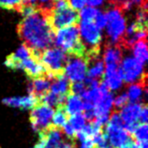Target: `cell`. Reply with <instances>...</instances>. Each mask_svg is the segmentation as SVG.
<instances>
[{
  "mask_svg": "<svg viewBox=\"0 0 148 148\" xmlns=\"http://www.w3.org/2000/svg\"><path fill=\"white\" fill-rule=\"evenodd\" d=\"M17 33L24 45L30 50L32 57L38 61L41 53L53 45L54 31L40 10L25 17L17 26Z\"/></svg>",
  "mask_w": 148,
  "mask_h": 148,
  "instance_id": "1",
  "label": "cell"
},
{
  "mask_svg": "<svg viewBox=\"0 0 148 148\" xmlns=\"http://www.w3.org/2000/svg\"><path fill=\"white\" fill-rule=\"evenodd\" d=\"M53 44L69 56L85 58L84 48L80 40L79 25H71L56 30Z\"/></svg>",
  "mask_w": 148,
  "mask_h": 148,
  "instance_id": "2",
  "label": "cell"
},
{
  "mask_svg": "<svg viewBox=\"0 0 148 148\" xmlns=\"http://www.w3.org/2000/svg\"><path fill=\"white\" fill-rule=\"evenodd\" d=\"M69 56L59 48H49L45 50L38 58V62L46 71V78L51 83L56 78L64 75V71Z\"/></svg>",
  "mask_w": 148,
  "mask_h": 148,
  "instance_id": "3",
  "label": "cell"
},
{
  "mask_svg": "<svg viewBox=\"0 0 148 148\" xmlns=\"http://www.w3.org/2000/svg\"><path fill=\"white\" fill-rule=\"evenodd\" d=\"M80 40L85 53V59L99 56L100 43L102 40L100 29L94 22H81L79 24Z\"/></svg>",
  "mask_w": 148,
  "mask_h": 148,
  "instance_id": "4",
  "label": "cell"
},
{
  "mask_svg": "<svg viewBox=\"0 0 148 148\" xmlns=\"http://www.w3.org/2000/svg\"><path fill=\"white\" fill-rule=\"evenodd\" d=\"M107 17V34L109 38V44L112 46H119L122 40L125 30H126V20L123 12L118 9H112L106 13Z\"/></svg>",
  "mask_w": 148,
  "mask_h": 148,
  "instance_id": "5",
  "label": "cell"
},
{
  "mask_svg": "<svg viewBox=\"0 0 148 148\" xmlns=\"http://www.w3.org/2000/svg\"><path fill=\"white\" fill-rule=\"evenodd\" d=\"M123 82L127 84L137 83H147V74L145 66L142 65L134 57H127L121 62Z\"/></svg>",
  "mask_w": 148,
  "mask_h": 148,
  "instance_id": "6",
  "label": "cell"
},
{
  "mask_svg": "<svg viewBox=\"0 0 148 148\" xmlns=\"http://www.w3.org/2000/svg\"><path fill=\"white\" fill-rule=\"evenodd\" d=\"M47 20L49 21L53 30H56L68 27L71 25H79L80 16L77 10H73L71 7L64 8V9L53 10L50 13Z\"/></svg>",
  "mask_w": 148,
  "mask_h": 148,
  "instance_id": "7",
  "label": "cell"
},
{
  "mask_svg": "<svg viewBox=\"0 0 148 148\" xmlns=\"http://www.w3.org/2000/svg\"><path fill=\"white\" fill-rule=\"evenodd\" d=\"M53 109L43 103H38L30 112V122L35 131L40 132L52 125V118L53 115Z\"/></svg>",
  "mask_w": 148,
  "mask_h": 148,
  "instance_id": "8",
  "label": "cell"
},
{
  "mask_svg": "<svg viewBox=\"0 0 148 148\" xmlns=\"http://www.w3.org/2000/svg\"><path fill=\"white\" fill-rule=\"evenodd\" d=\"M86 71L87 61L85 58L69 56L64 71V75L71 83L83 82L86 78Z\"/></svg>",
  "mask_w": 148,
  "mask_h": 148,
  "instance_id": "9",
  "label": "cell"
},
{
  "mask_svg": "<svg viewBox=\"0 0 148 148\" xmlns=\"http://www.w3.org/2000/svg\"><path fill=\"white\" fill-rule=\"evenodd\" d=\"M104 133L106 134L107 140L112 148H121L132 140V136L124 127H112L108 124Z\"/></svg>",
  "mask_w": 148,
  "mask_h": 148,
  "instance_id": "10",
  "label": "cell"
},
{
  "mask_svg": "<svg viewBox=\"0 0 148 148\" xmlns=\"http://www.w3.org/2000/svg\"><path fill=\"white\" fill-rule=\"evenodd\" d=\"M2 102L10 107L21 108L24 110L33 109L35 106L40 103V99L34 95H28L25 97H13V98H7L2 100Z\"/></svg>",
  "mask_w": 148,
  "mask_h": 148,
  "instance_id": "11",
  "label": "cell"
},
{
  "mask_svg": "<svg viewBox=\"0 0 148 148\" xmlns=\"http://www.w3.org/2000/svg\"><path fill=\"white\" fill-rule=\"evenodd\" d=\"M105 72V66L103 59L99 56H93L87 59L86 76L89 79L102 82Z\"/></svg>",
  "mask_w": 148,
  "mask_h": 148,
  "instance_id": "12",
  "label": "cell"
},
{
  "mask_svg": "<svg viewBox=\"0 0 148 148\" xmlns=\"http://www.w3.org/2000/svg\"><path fill=\"white\" fill-rule=\"evenodd\" d=\"M22 69L26 72V74L31 79H36L40 77L46 76V71L40 62L34 59L33 57H29L21 62Z\"/></svg>",
  "mask_w": 148,
  "mask_h": 148,
  "instance_id": "13",
  "label": "cell"
},
{
  "mask_svg": "<svg viewBox=\"0 0 148 148\" xmlns=\"http://www.w3.org/2000/svg\"><path fill=\"white\" fill-rule=\"evenodd\" d=\"M51 81L46 77H40L33 79L32 82L28 85V93L29 95H34L38 99L43 97L46 93L50 91Z\"/></svg>",
  "mask_w": 148,
  "mask_h": 148,
  "instance_id": "14",
  "label": "cell"
},
{
  "mask_svg": "<svg viewBox=\"0 0 148 148\" xmlns=\"http://www.w3.org/2000/svg\"><path fill=\"white\" fill-rule=\"evenodd\" d=\"M122 48L119 46L106 45L103 53L104 66L106 65H120L122 62Z\"/></svg>",
  "mask_w": 148,
  "mask_h": 148,
  "instance_id": "15",
  "label": "cell"
},
{
  "mask_svg": "<svg viewBox=\"0 0 148 148\" xmlns=\"http://www.w3.org/2000/svg\"><path fill=\"white\" fill-rule=\"evenodd\" d=\"M147 83L132 84L127 89V98L131 103H143L142 100L146 96Z\"/></svg>",
  "mask_w": 148,
  "mask_h": 148,
  "instance_id": "16",
  "label": "cell"
},
{
  "mask_svg": "<svg viewBox=\"0 0 148 148\" xmlns=\"http://www.w3.org/2000/svg\"><path fill=\"white\" fill-rule=\"evenodd\" d=\"M71 82L65 75L56 78L50 86V92L57 96H68L71 93Z\"/></svg>",
  "mask_w": 148,
  "mask_h": 148,
  "instance_id": "17",
  "label": "cell"
},
{
  "mask_svg": "<svg viewBox=\"0 0 148 148\" xmlns=\"http://www.w3.org/2000/svg\"><path fill=\"white\" fill-rule=\"evenodd\" d=\"M64 109L68 115H73L79 114L83 111V100L79 96L69 93L64 104Z\"/></svg>",
  "mask_w": 148,
  "mask_h": 148,
  "instance_id": "18",
  "label": "cell"
},
{
  "mask_svg": "<svg viewBox=\"0 0 148 148\" xmlns=\"http://www.w3.org/2000/svg\"><path fill=\"white\" fill-rule=\"evenodd\" d=\"M131 49L133 50V54H134L135 59L139 61L142 65L145 66L147 61V58H148L146 38L137 41L133 46H132Z\"/></svg>",
  "mask_w": 148,
  "mask_h": 148,
  "instance_id": "19",
  "label": "cell"
},
{
  "mask_svg": "<svg viewBox=\"0 0 148 148\" xmlns=\"http://www.w3.org/2000/svg\"><path fill=\"white\" fill-rule=\"evenodd\" d=\"M69 115L66 112L64 106H60L56 108V112H53V118H52V126L56 127L57 128H63L64 126L69 121Z\"/></svg>",
  "mask_w": 148,
  "mask_h": 148,
  "instance_id": "20",
  "label": "cell"
},
{
  "mask_svg": "<svg viewBox=\"0 0 148 148\" xmlns=\"http://www.w3.org/2000/svg\"><path fill=\"white\" fill-rule=\"evenodd\" d=\"M147 133H148L147 124H139L131 136H132V139L134 140V142L137 143V145H139V143H147V140H148Z\"/></svg>",
  "mask_w": 148,
  "mask_h": 148,
  "instance_id": "21",
  "label": "cell"
},
{
  "mask_svg": "<svg viewBox=\"0 0 148 148\" xmlns=\"http://www.w3.org/2000/svg\"><path fill=\"white\" fill-rule=\"evenodd\" d=\"M99 11L93 7H84L79 12L80 20L82 22H93Z\"/></svg>",
  "mask_w": 148,
  "mask_h": 148,
  "instance_id": "22",
  "label": "cell"
},
{
  "mask_svg": "<svg viewBox=\"0 0 148 148\" xmlns=\"http://www.w3.org/2000/svg\"><path fill=\"white\" fill-rule=\"evenodd\" d=\"M85 121H86V120L84 118V114L79 112V114L71 115L68 122L74 128V130H75L77 133V132H79L80 130H82L84 128V127L85 126Z\"/></svg>",
  "mask_w": 148,
  "mask_h": 148,
  "instance_id": "23",
  "label": "cell"
},
{
  "mask_svg": "<svg viewBox=\"0 0 148 148\" xmlns=\"http://www.w3.org/2000/svg\"><path fill=\"white\" fill-rule=\"evenodd\" d=\"M23 7L22 0H0V8L20 12Z\"/></svg>",
  "mask_w": 148,
  "mask_h": 148,
  "instance_id": "24",
  "label": "cell"
},
{
  "mask_svg": "<svg viewBox=\"0 0 148 148\" xmlns=\"http://www.w3.org/2000/svg\"><path fill=\"white\" fill-rule=\"evenodd\" d=\"M10 56L12 57L13 59L20 61V62H22L25 59H27V58H29V57H32L30 50L24 44H23L21 47H19V49L14 53L10 54Z\"/></svg>",
  "mask_w": 148,
  "mask_h": 148,
  "instance_id": "25",
  "label": "cell"
},
{
  "mask_svg": "<svg viewBox=\"0 0 148 148\" xmlns=\"http://www.w3.org/2000/svg\"><path fill=\"white\" fill-rule=\"evenodd\" d=\"M128 103V98L127 93H123L117 98L114 99V107L117 110V109H122Z\"/></svg>",
  "mask_w": 148,
  "mask_h": 148,
  "instance_id": "26",
  "label": "cell"
},
{
  "mask_svg": "<svg viewBox=\"0 0 148 148\" xmlns=\"http://www.w3.org/2000/svg\"><path fill=\"white\" fill-rule=\"evenodd\" d=\"M94 24L99 27V29H102L104 27H106L107 25V17H106V13H101L99 12L98 15L96 16L95 20H94Z\"/></svg>",
  "mask_w": 148,
  "mask_h": 148,
  "instance_id": "27",
  "label": "cell"
},
{
  "mask_svg": "<svg viewBox=\"0 0 148 148\" xmlns=\"http://www.w3.org/2000/svg\"><path fill=\"white\" fill-rule=\"evenodd\" d=\"M68 1L69 3V6L77 11L83 10L87 3V0H68Z\"/></svg>",
  "mask_w": 148,
  "mask_h": 148,
  "instance_id": "28",
  "label": "cell"
},
{
  "mask_svg": "<svg viewBox=\"0 0 148 148\" xmlns=\"http://www.w3.org/2000/svg\"><path fill=\"white\" fill-rule=\"evenodd\" d=\"M147 120H148V109H147V105L146 104H143L142 109H141V112H140V114H139L138 122H139V124H147Z\"/></svg>",
  "mask_w": 148,
  "mask_h": 148,
  "instance_id": "29",
  "label": "cell"
},
{
  "mask_svg": "<svg viewBox=\"0 0 148 148\" xmlns=\"http://www.w3.org/2000/svg\"><path fill=\"white\" fill-rule=\"evenodd\" d=\"M63 131H64V133L67 135V137H69L71 141H74V139L76 138V134H77L76 131L74 130V128L71 126V125H69V122L64 126Z\"/></svg>",
  "mask_w": 148,
  "mask_h": 148,
  "instance_id": "30",
  "label": "cell"
},
{
  "mask_svg": "<svg viewBox=\"0 0 148 148\" xmlns=\"http://www.w3.org/2000/svg\"><path fill=\"white\" fill-rule=\"evenodd\" d=\"M59 148H75V143H74V142L71 141V140H69L68 142L63 141L61 143Z\"/></svg>",
  "mask_w": 148,
  "mask_h": 148,
  "instance_id": "31",
  "label": "cell"
},
{
  "mask_svg": "<svg viewBox=\"0 0 148 148\" xmlns=\"http://www.w3.org/2000/svg\"><path fill=\"white\" fill-rule=\"evenodd\" d=\"M103 2V0H87V3L89 4V7H98L99 5H101Z\"/></svg>",
  "mask_w": 148,
  "mask_h": 148,
  "instance_id": "32",
  "label": "cell"
},
{
  "mask_svg": "<svg viewBox=\"0 0 148 148\" xmlns=\"http://www.w3.org/2000/svg\"><path fill=\"white\" fill-rule=\"evenodd\" d=\"M108 148H111V147H108Z\"/></svg>",
  "mask_w": 148,
  "mask_h": 148,
  "instance_id": "33",
  "label": "cell"
},
{
  "mask_svg": "<svg viewBox=\"0 0 148 148\" xmlns=\"http://www.w3.org/2000/svg\"><path fill=\"white\" fill-rule=\"evenodd\" d=\"M34 148H36V147H34Z\"/></svg>",
  "mask_w": 148,
  "mask_h": 148,
  "instance_id": "34",
  "label": "cell"
}]
</instances>
